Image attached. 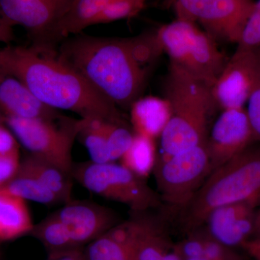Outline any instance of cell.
Segmentation results:
<instances>
[{"instance_id":"6da1fadb","label":"cell","mask_w":260,"mask_h":260,"mask_svg":"<svg viewBox=\"0 0 260 260\" xmlns=\"http://www.w3.org/2000/svg\"><path fill=\"white\" fill-rule=\"evenodd\" d=\"M56 48L8 44L0 49V73L15 77L56 110L126 126L119 107L65 62Z\"/></svg>"},{"instance_id":"7a4b0ae2","label":"cell","mask_w":260,"mask_h":260,"mask_svg":"<svg viewBox=\"0 0 260 260\" xmlns=\"http://www.w3.org/2000/svg\"><path fill=\"white\" fill-rule=\"evenodd\" d=\"M56 49L65 62L116 107L129 109L139 98L147 72L135 60L127 39L80 34L67 38Z\"/></svg>"},{"instance_id":"3957f363","label":"cell","mask_w":260,"mask_h":260,"mask_svg":"<svg viewBox=\"0 0 260 260\" xmlns=\"http://www.w3.org/2000/svg\"><path fill=\"white\" fill-rule=\"evenodd\" d=\"M242 203L260 206V141L210 173L183 210V227L190 232L215 208Z\"/></svg>"},{"instance_id":"277c9868","label":"cell","mask_w":260,"mask_h":260,"mask_svg":"<svg viewBox=\"0 0 260 260\" xmlns=\"http://www.w3.org/2000/svg\"><path fill=\"white\" fill-rule=\"evenodd\" d=\"M164 88L172 115L160 135L162 156L177 155L206 143L207 123L213 107L211 88L172 63Z\"/></svg>"},{"instance_id":"5b68a950","label":"cell","mask_w":260,"mask_h":260,"mask_svg":"<svg viewBox=\"0 0 260 260\" xmlns=\"http://www.w3.org/2000/svg\"><path fill=\"white\" fill-rule=\"evenodd\" d=\"M156 37L170 63L213 87L228 61L213 37L196 24L180 19L162 25Z\"/></svg>"},{"instance_id":"8992f818","label":"cell","mask_w":260,"mask_h":260,"mask_svg":"<svg viewBox=\"0 0 260 260\" xmlns=\"http://www.w3.org/2000/svg\"><path fill=\"white\" fill-rule=\"evenodd\" d=\"M73 179L106 199L129 207L133 213H143L160 204V197L136 175L122 165L114 162H79L73 166Z\"/></svg>"},{"instance_id":"52a82bcc","label":"cell","mask_w":260,"mask_h":260,"mask_svg":"<svg viewBox=\"0 0 260 260\" xmlns=\"http://www.w3.org/2000/svg\"><path fill=\"white\" fill-rule=\"evenodd\" d=\"M15 138L30 154L55 164L72 174V150L80 129V119L63 116L59 120L5 117Z\"/></svg>"},{"instance_id":"ba28073f","label":"cell","mask_w":260,"mask_h":260,"mask_svg":"<svg viewBox=\"0 0 260 260\" xmlns=\"http://www.w3.org/2000/svg\"><path fill=\"white\" fill-rule=\"evenodd\" d=\"M154 170L160 199L172 208L184 210L211 173L206 143L160 157Z\"/></svg>"},{"instance_id":"9c48e42d","label":"cell","mask_w":260,"mask_h":260,"mask_svg":"<svg viewBox=\"0 0 260 260\" xmlns=\"http://www.w3.org/2000/svg\"><path fill=\"white\" fill-rule=\"evenodd\" d=\"M254 3L251 0H175L177 19L200 23L214 39L238 43Z\"/></svg>"},{"instance_id":"30bf717a","label":"cell","mask_w":260,"mask_h":260,"mask_svg":"<svg viewBox=\"0 0 260 260\" xmlns=\"http://www.w3.org/2000/svg\"><path fill=\"white\" fill-rule=\"evenodd\" d=\"M73 0H0V12L14 27L26 29L32 44L57 47L59 24Z\"/></svg>"},{"instance_id":"8fae6325","label":"cell","mask_w":260,"mask_h":260,"mask_svg":"<svg viewBox=\"0 0 260 260\" xmlns=\"http://www.w3.org/2000/svg\"><path fill=\"white\" fill-rule=\"evenodd\" d=\"M257 67V51L237 48L210 89L213 106L223 110L244 108L255 81Z\"/></svg>"},{"instance_id":"7c38bea8","label":"cell","mask_w":260,"mask_h":260,"mask_svg":"<svg viewBox=\"0 0 260 260\" xmlns=\"http://www.w3.org/2000/svg\"><path fill=\"white\" fill-rule=\"evenodd\" d=\"M256 141L244 108L223 110L206 142L211 172Z\"/></svg>"},{"instance_id":"4fadbf2b","label":"cell","mask_w":260,"mask_h":260,"mask_svg":"<svg viewBox=\"0 0 260 260\" xmlns=\"http://www.w3.org/2000/svg\"><path fill=\"white\" fill-rule=\"evenodd\" d=\"M75 247H83L119 224L115 213L92 202L70 200L54 212Z\"/></svg>"},{"instance_id":"5bb4252c","label":"cell","mask_w":260,"mask_h":260,"mask_svg":"<svg viewBox=\"0 0 260 260\" xmlns=\"http://www.w3.org/2000/svg\"><path fill=\"white\" fill-rule=\"evenodd\" d=\"M253 203H234L215 208L203 226L210 237L225 246L237 249L254 238L256 211Z\"/></svg>"},{"instance_id":"9a60e30c","label":"cell","mask_w":260,"mask_h":260,"mask_svg":"<svg viewBox=\"0 0 260 260\" xmlns=\"http://www.w3.org/2000/svg\"><path fill=\"white\" fill-rule=\"evenodd\" d=\"M0 111L5 117L59 120L64 116L41 102L16 78L1 73Z\"/></svg>"},{"instance_id":"2e32d148","label":"cell","mask_w":260,"mask_h":260,"mask_svg":"<svg viewBox=\"0 0 260 260\" xmlns=\"http://www.w3.org/2000/svg\"><path fill=\"white\" fill-rule=\"evenodd\" d=\"M147 213H133L126 221L133 259L161 260L173 245L161 222Z\"/></svg>"},{"instance_id":"e0dca14e","label":"cell","mask_w":260,"mask_h":260,"mask_svg":"<svg viewBox=\"0 0 260 260\" xmlns=\"http://www.w3.org/2000/svg\"><path fill=\"white\" fill-rule=\"evenodd\" d=\"M129 109L135 134L153 140L161 135L172 115L170 104L165 98H138Z\"/></svg>"},{"instance_id":"ac0fdd59","label":"cell","mask_w":260,"mask_h":260,"mask_svg":"<svg viewBox=\"0 0 260 260\" xmlns=\"http://www.w3.org/2000/svg\"><path fill=\"white\" fill-rule=\"evenodd\" d=\"M34 225L26 201L0 189V242L30 234Z\"/></svg>"},{"instance_id":"d6986e66","label":"cell","mask_w":260,"mask_h":260,"mask_svg":"<svg viewBox=\"0 0 260 260\" xmlns=\"http://www.w3.org/2000/svg\"><path fill=\"white\" fill-rule=\"evenodd\" d=\"M20 169L37 178L64 204L73 200V176L55 164L30 153L20 161Z\"/></svg>"},{"instance_id":"ffe728a7","label":"cell","mask_w":260,"mask_h":260,"mask_svg":"<svg viewBox=\"0 0 260 260\" xmlns=\"http://www.w3.org/2000/svg\"><path fill=\"white\" fill-rule=\"evenodd\" d=\"M84 249L86 260H134L126 221L89 243Z\"/></svg>"},{"instance_id":"44dd1931","label":"cell","mask_w":260,"mask_h":260,"mask_svg":"<svg viewBox=\"0 0 260 260\" xmlns=\"http://www.w3.org/2000/svg\"><path fill=\"white\" fill-rule=\"evenodd\" d=\"M110 0H73L57 30V44L78 35L90 25L103 8Z\"/></svg>"},{"instance_id":"7402d4cb","label":"cell","mask_w":260,"mask_h":260,"mask_svg":"<svg viewBox=\"0 0 260 260\" xmlns=\"http://www.w3.org/2000/svg\"><path fill=\"white\" fill-rule=\"evenodd\" d=\"M22 198L44 205H56L61 203L59 198L44 185L37 178L24 172L19 167L15 177L0 188Z\"/></svg>"},{"instance_id":"603a6c76","label":"cell","mask_w":260,"mask_h":260,"mask_svg":"<svg viewBox=\"0 0 260 260\" xmlns=\"http://www.w3.org/2000/svg\"><path fill=\"white\" fill-rule=\"evenodd\" d=\"M120 160L121 165L145 179L154 169L156 162L154 140L135 134L133 143Z\"/></svg>"},{"instance_id":"cb8c5ba5","label":"cell","mask_w":260,"mask_h":260,"mask_svg":"<svg viewBox=\"0 0 260 260\" xmlns=\"http://www.w3.org/2000/svg\"><path fill=\"white\" fill-rule=\"evenodd\" d=\"M30 235L42 243L49 254L77 248L66 228L54 213L34 225Z\"/></svg>"},{"instance_id":"d4e9b609","label":"cell","mask_w":260,"mask_h":260,"mask_svg":"<svg viewBox=\"0 0 260 260\" xmlns=\"http://www.w3.org/2000/svg\"><path fill=\"white\" fill-rule=\"evenodd\" d=\"M104 120L80 118L78 137L88 150L90 160L97 164L112 162L107 138L103 128Z\"/></svg>"},{"instance_id":"484cf974","label":"cell","mask_w":260,"mask_h":260,"mask_svg":"<svg viewBox=\"0 0 260 260\" xmlns=\"http://www.w3.org/2000/svg\"><path fill=\"white\" fill-rule=\"evenodd\" d=\"M147 0H110L93 20V25L133 18L144 9Z\"/></svg>"},{"instance_id":"4316f807","label":"cell","mask_w":260,"mask_h":260,"mask_svg":"<svg viewBox=\"0 0 260 260\" xmlns=\"http://www.w3.org/2000/svg\"><path fill=\"white\" fill-rule=\"evenodd\" d=\"M103 128L107 138L112 162L120 159L129 149L134 139L135 133L127 126L104 121Z\"/></svg>"},{"instance_id":"83f0119b","label":"cell","mask_w":260,"mask_h":260,"mask_svg":"<svg viewBox=\"0 0 260 260\" xmlns=\"http://www.w3.org/2000/svg\"><path fill=\"white\" fill-rule=\"evenodd\" d=\"M237 44V49H239L257 50L260 49V0L254 3Z\"/></svg>"},{"instance_id":"f1b7e54d","label":"cell","mask_w":260,"mask_h":260,"mask_svg":"<svg viewBox=\"0 0 260 260\" xmlns=\"http://www.w3.org/2000/svg\"><path fill=\"white\" fill-rule=\"evenodd\" d=\"M204 242L203 257L208 260H243L236 249L225 246L210 237L204 227H200Z\"/></svg>"},{"instance_id":"f546056e","label":"cell","mask_w":260,"mask_h":260,"mask_svg":"<svg viewBox=\"0 0 260 260\" xmlns=\"http://www.w3.org/2000/svg\"><path fill=\"white\" fill-rule=\"evenodd\" d=\"M258 67L255 81L253 85L250 95L248 99L247 109H246L251 127L260 141V49H257Z\"/></svg>"},{"instance_id":"4dcf8cb0","label":"cell","mask_w":260,"mask_h":260,"mask_svg":"<svg viewBox=\"0 0 260 260\" xmlns=\"http://www.w3.org/2000/svg\"><path fill=\"white\" fill-rule=\"evenodd\" d=\"M20 165L18 151L0 154V188L11 180Z\"/></svg>"},{"instance_id":"1f68e13d","label":"cell","mask_w":260,"mask_h":260,"mask_svg":"<svg viewBox=\"0 0 260 260\" xmlns=\"http://www.w3.org/2000/svg\"><path fill=\"white\" fill-rule=\"evenodd\" d=\"M16 138L11 130L0 124V154L18 151Z\"/></svg>"},{"instance_id":"d6a6232c","label":"cell","mask_w":260,"mask_h":260,"mask_svg":"<svg viewBox=\"0 0 260 260\" xmlns=\"http://www.w3.org/2000/svg\"><path fill=\"white\" fill-rule=\"evenodd\" d=\"M49 260H86L83 247L73 248L59 252L49 254Z\"/></svg>"},{"instance_id":"836d02e7","label":"cell","mask_w":260,"mask_h":260,"mask_svg":"<svg viewBox=\"0 0 260 260\" xmlns=\"http://www.w3.org/2000/svg\"><path fill=\"white\" fill-rule=\"evenodd\" d=\"M14 39L13 26L2 15L0 12V44H10Z\"/></svg>"},{"instance_id":"e575fe53","label":"cell","mask_w":260,"mask_h":260,"mask_svg":"<svg viewBox=\"0 0 260 260\" xmlns=\"http://www.w3.org/2000/svg\"><path fill=\"white\" fill-rule=\"evenodd\" d=\"M242 249L254 260H260V239H251L244 244Z\"/></svg>"},{"instance_id":"d590c367","label":"cell","mask_w":260,"mask_h":260,"mask_svg":"<svg viewBox=\"0 0 260 260\" xmlns=\"http://www.w3.org/2000/svg\"><path fill=\"white\" fill-rule=\"evenodd\" d=\"M161 260H184V259L179 254V252L174 249V245H173L172 249L168 251Z\"/></svg>"},{"instance_id":"8d00e7d4","label":"cell","mask_w":260,"mask_h":260,"mask_svg":"<svg viewBox=\"0 0 260 260\" xmlns=\"http://www.w3.org/2000/svg\"><path fill=\"white\" fill-rule=\"evenodd\" d=\"M254 239H260V206L256 211L255 220V233Z\"/></svg>"},{"instance_id":"74e56055","label":"cell","mask_w":260,"mask_h":260,"mask_svg":"<svg viewBox=\"0 0 260 260\" xmlns=\"http://www.w3.org/2000/svg\"><path fill=\"white\" fill-rule=\"evenodd\" d=\"M175 0H164V4L167 7L172 6Z\"/></svg>"},{"instance_id":"f35d334b","label":"cell","mask_w":260,"mask_h":260,"mask_svg":"<svg viewBox=\"0 0 260 260\" xmlns=\"http://www.w3.org/2000/svg\"><path fill=\"white\" fill-rule=\"evenodd\" d=\"M186 260H208V259H205V257H199V258H193V259H186Z\"/></svg>"},{"instance_id":"ab89813d","label":"cell","mask_w":260,"mask_h":260,"mask_svg":"<svg viewBox=\"0 0 260 260\" xmlns=\"http://www.w3.org/2000/svg\"><path fill=\"white\" fill-rule=\"evenodd\" d=\"M1 121H2V118H1V116H0V124H1Z\"/></svg>"},{"instance_id":"60d3db41","label":"cell","mask_w":260,"mask_h":260,"mask_svg":"<svg viewBox=\"0 0 260 260\" xmlns=\"http://www.w3.org/2000/svg\"><path fill=\"white\" fill-rule=\"evenodd\" d=\"M47 260H49V259H47Z\"/></svg>"}]
</instances>
